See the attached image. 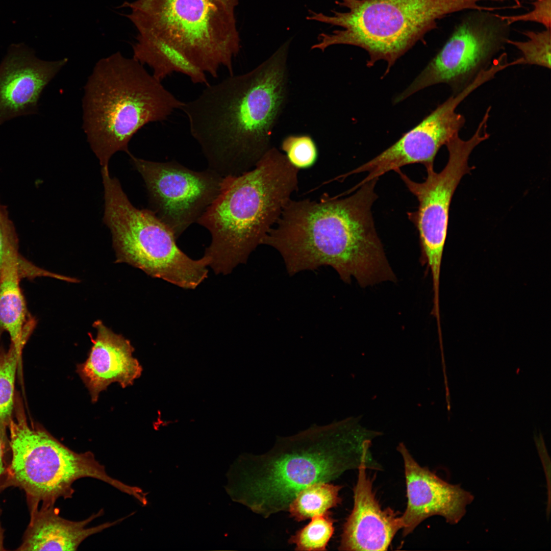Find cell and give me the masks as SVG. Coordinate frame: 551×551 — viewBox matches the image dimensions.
Masks as SVG:
<instances>
[{
    "instance_id": "1",
    "label": "cell",
    "mask_w": 551,
    "mask_h": 551,
    "mask_svg": "<svg viewBox=\"0 0 551 551\" xmlns=\"http://www.w3.org/2000/svg\"><path fill=\"white\" fill-rule=\"evenodd\" d=\"M377 180L345 198L290 199L262 244L280 253L291 276L329 266L344 282L353 277L362 287L395 281L372 216Z\"/></svg>"
},
{
    "instance_id": "12",
    "label": "cell",
    "mask_w": 551,
    "mask_h": 551,
    "mask_svg": "<svg viewBox=\"0 0 551 551\" xmlns=\"http://www.w3.org/2000/svg\"><path fill=\"white\" fill-rule=\"evenodd\" d=\"M129 156L145 182L151 210L177 238L197 221L220 192L223 178L209 168L196 171L176 161Z\"/></svg>"
},
{
    "instance_id": "25",
    "label": "cell",
    "mask_w": 551,
    "mask_h": 551,
    "mask_svg": "<svg viewBox=\"0 0 551 551\" xmlns=\"http://www.w3.org/2000/svg\"><path fill=\"white\" fill-rule=\"evenodd\" d=\"M281 149L289 162L298 169L311 167L318 157L316 145L308 135L287 136L282 141Z\"/></svg>"
},
{
    "instance_id": "20",
    "label": "cell",
    "mask_w": 551,
    "mask_h": 551,
    "mask_svg": "<svg viewBox=\"0 0 551 551\" xmlns=\"http://www.w3.org/2000/svg\"><path fill=\"white\" fill-rule=\"evenodd\" d=\"M342 486L330 482L311 485L299 492L290 504L289 516L300 522L324 513L341 504Z\"/></svg>"
},
{
    "instance_id": "6",
    "label": "cell",
    "mask_w": 551,
    "mask_h": 551,
    "mask_svg": "<svg viewBox=\"0 0 551 551\" xmlns=\"http://www.w3.org/2000/svg\"><path fill=\"white\" fill-rule=\"evenodd\" d=\"M239 0H133L120 7L138 34L155 38L177 58L181 73L208 85L224 67L233 74L240 49L235 10Z\"/></svg>"
},
{
    "instance_id": "16",
    "label": "cell",
    "mask_w": 551,
    "mask_h": 551,
    "mask_svg": "<svg viewBox=\"0 0 551 551\" xmlns=\"http://www.w3.org/2000/svg\"><path fill=\"white\" fill-rule=\"evenodd\" d=\"M369 458L362 460L354 486V506L344 522L339 550H387L402 529L400 517L390 508L382 509L366 473Z\"/></svg>"
},
{
    "instance_id": "22",
    "label": "cell",
    "mask_w": 551,
    "mask_h": 551,
    "mask_svg": "<svg viewBox=\"0 0 551 551\" xmlns=\"http://www.w3.org/2000/svg\"><path fill=\"white\" fill-rule=\"evenodd\" d=\"M335 519L328 511L311 518V521L290 536L288 543L295 545V550L322 551L335 531Z\"/></svg>"
},
{
    "instance_id": "3",
    "label": "cell",
    "mask_w": 551,
    "mask_h": 551,
    "mask_svg": "<svg viewBox=\"0 0 551 551\" xmlns=\"http://www.w3.org/2000/svg\"><path fill=\"white\" fill-rule=\"evenodd\" d=\"M351 420L313 425L278 437L265 453L240 455L228 473V493L265 518L287 511L301 490L335 480L368 457V437Z\"/></svg>"
},
{
    "instance_id": "7",
    "label": "cell",
    "mask_w": 551,
    "mask_h": 551,
    "mask_svg": "<svg viewBox=\"0 0 551 551\" xmlns=\"http://www.w3.org/2000/svg\"><path fill=\"white\" fill-rule=\"evenodd\" d=\"M486 0H338L347 9L333 15L310 10L307 19L342 28L321 33L312 49L324 51L336 44L361 47L369 55L367 66L387 63L385 75L397 60L437 28L438 20L464 10H482Z\"/></svg>"
},
{
    "instance_id": "21",
    "label": "cell",
    "mask_w": 551,
    "mask_h": 551,
    "mask_svg": "<svg viewBox=\"0 0 551 551\" xmlns=\"http://www.w3.org/2000/svg\"><path fill=\"white\" fill-rule=\"evenodd\" d=\"M21 351L12 344L7 351L0 345V435L3 440L12 420L15 376Z\"/></svg>"
},
{
    "instance_id": "8",
    "label": "cell",
    "mask_w": 551,
    "mask_h": 551,
    "mask_svg": "<svg viewBox=\"0 0 551 551\" xmlns=\"http://www.w3.org/2000/svg\"><path fill=\"white\" fill-rule=\"evenodd\" d=\"M104 222L110 229L116 262H124L153 278L186 289L208 277V260L190 258L176 243L173 233L151 210L138 209L129 200L119 181L102 169Z\"/></svg>"
},
{
    "instance_id": "19",
    "label": "cell",
    "mask_w": 551,
    "mask_h": 551,
    "mask_svg": "<svg viewBox=\"0 0 551 551\" xmlns=\"http://www.w3.org/2000/svg\"><path fill=\"white\" fill-rule=\"evenodd\" d=\"M34 274V265L28 262L7 268L0 277V331L6 332L11 344L21 350L36 321L28 311L20 281Z\"/></svg>"
},
{
    "instance_id": "5",
    "label": "cell",
    "mask_w": 551,
    "mask_h": 551,
    "mask_svg": "<svg viewBox=\"0 0 551 551\" xmlns=\"http://www.w3.org/2000/svg\"><path fill=\"white\" fill-rule=\"evenodd\" d=\"M143 64L119 52L96 62L84 87L82 128L102 167L146 124L163 121L181 102Z\"/></svg>"
},
{
    "instance_id": "10",
    "label": "cell",
    "mask_w": 551,
    "mask_h": 551,
    "mask_svg": "<svg viewBox=\"0 0 551 551\" xmlns=\"http://www.w3.org/2000/svg\"><path fill=\"white\" fill-rule=\"evenodd\" d=\"M424 69L394 102L397 103L427 87L449 85L457 94L491 64L510 39V25L499 14L469 10Z\"/></svg>"
},
{
    "instance_id": "15",
    "label": "cell",
    "mask_w": 551,
    "mask_h": 551,
    "mask_svg": "<svg viewBox=\"0 0 551 551\" xmlns=\"http://www.w3.org/2000/svg\"><path fill=\"white\" fill-rule=\"evenodd\" d=\"M67 62L42 60L24 45H12L0 64V124L36 113L44 88Z\"/></svg>"
},
{
    "instance_id": "9",
    "label": "cell",
    "mask_w": 551,
    "mask_h": 551,
    "mask_svg": "<svg viewBox=\"0 0 551 551\" xmlns=\"http://www.w3.org/2000/svg\"><path fill=\"white\" fill-rule=\"evenodd\" d=\"M10 445L11 482L26 492L37 510L54 506L59 498H71L72 485L81 478L104 482L126 494L133 487L110 477L90 452L78 453L67 447L49 433L31 428L23 418L11 420Z\"/></svg>"
},
{
    "instance_id": "11",
    "label": "cell",
    "mask_w": 551,
    "mask_h": 551,
    "mask_svg": "<svg viewBox=\"0 0 551 551\" xmlns=\"http://www.w3.org/2000/svg\"><path fill=\"white\" fill-rule=\"evenodd\" d=\"M483 140L478 132L466 140L459 135L453 138L445 145L448 152L446 166L440 172L434 171V165L425 166L427 176L423 182L411 180L400 169L395 171L418 201L416 211L409 215L418 230L422 254L431 272L435 299L439 297L441 262L451 200L462 178L473 169L468 165L470 154Z\"/></svg>"
},
{
    "instance_id": "13",
    "label": "cell",
    "mask_w": 551,
    "mask_h": 551,
    "mask_svg": "<svg viewBox=\"0 0 551 551\" xmlns=\"http://www.w3.org/2000/svg\"><path fill=\"white\" fill-rule=\"evenodd\" d=\"M481 85L479 80H473L460 92L452 94L393 145L367 163L339 178L367 172V176L353 188L355 190L367 182L378 179L385 173L396 171L408 164L434 165L435 157L440 147L459 135L465 123L464 116L457 113L456 108Z\"/></svg>"
},
{
    "instance_id": "14",
    "label": "cell",
    "mask_w": 551,
    "mask_h": 551,
    "mask_svg": "<svg viewBox=\"0 0 551 551\" xmlns=\"http://www.w3.org/2000/svg\"><path fill=\"white\" fill-rule=\"evenodd\" d=\"M397 450L403 460L407 497L406 510L400 516L403 536L434 515L443 517L449 523H457L465 515L467 505L473 500V495L421 466L404 444H399Z\"/></svg>"
},
{
    "instance_id": "23",
    "label": "cell",
    "mask_w": 551,
    "mask_h": 551,
    "mask_svg": "<svg viewBox=\"0 0 551 551\" xmlns=\"http://www.w3.org/2000/svg\"><path fill=\"white\" fill-rule=\"evenodd\" d=\"M550 29L541 31H527L523 34L525 41L509 39L508 44L515 46L521 53L523 65H537L550 68Z\"/></svg>"
},
{
    "instance_id": "4",
    "label": "cell",
    "mask_w": 551,
    "mask_h": 551,
    "mask_svg": "<svg viewBox=\"0 0 551 551\" xmlns=\"http://www.w3.org/2000/svg\"><path fill=\"white\" fill-rule=\"evenodd\" d=\"M298 170L270 147L252 169L223 178L218 195L197 221L211 234L204 256L216 274L230 273L262 244L298 188Z\"/></svg>"
},
{
    "instance_id": "26",
    "label": "cell",
    "mask_w": 551,
    "mask_h": 551,
    "mask_svg": "<svg viewBox=\"0 0 551 551\" xmlns=\"http://www.w3.org/2000/svg\"><path fill=\"white\" fill-rule=\"evenodd\" d=\"M533 9L525 13L515 15H502L500 17L510 26L517 22H533L550 29L551 0H534Z\"/></svg>"
},
{
    "instance_id": "2",
    "label": "cell",
    "mask_w": 551,
    "mask_h": 551,
    "mask_svg": "<svg viewBox=\"0 0 551 551\" xmlns=\"http://www.w3.org/2000/svg\"><path fill=\"white\" fill-rule=\"evenodd\" d=\"M289 43L253 70L209 84L180 109L208 168L223 178L252 169L270 148L286 99Z\"/></svg>"
},
{
    "instance_id": "18",
    "label": "cell",
    "mask_w": 551,
    "mask_h": 551,
    "mask_svg": "<svg viewBox=\"0 0 551 551\" xmlns=\"http://www.w3.org/2000/svg\"><path fill=\"white\" fill-rule=\"evenodd\" d=\"M101 510L81 521H71L62 518L54 506L43 507L33 512L32 522L26 532L23 541L18 550H77L88 537L114 526L124 520L121 518L88 528L90 522L102 516Z\"/></svg>"
},
{
    "instance_id": "27",
    "label": "cell",
    "mask_w": 551,
    "mask_h": 551,
    "mask_svg": "<svg viewBox=\"0 0 551 551\" xmlns=\"http://www.w3.org/2000/svg\"><path fill=\"white\" fill-rule=\"evenodd\" d=\"M3 449H4V440L3 439V438H2V437H1V436L0 435V479H1V478L2 477L4 472L5 471V467H4V460H3V457H4ZM2 531L1 527H0V536L2 534Z\"/></svg>"
},
{
    "instance_id": "17",
    "label": "cell",
    "mask_w": 551,
    "mask_h": 551,
    "mask_svg": "<svg viewBox=\"0 0 551 551\" xmlns=\"http://www.w3.org/2000/svg\"><path fill=\"white\" fill-rule=\"evenodd\" d=\"M96 337L88 358L77 365V372L88 389L93 402L99 393L113 382L122 388L131 385L142 372V367L132 356L134 350L130 341L114 333L102 321L93 323Z\"/></svg>"
},
{
    "instance_id": "24",
    "label": "cell",
    "mask_w": 551,
    "mask_h": 551,
    "mask_svg": "<svg viewBox=\"0 0 551 551\" xmlns=\"http://www.w3.org/2000/svg\"><path fill=\"white\" fill-rule=\"evenodd\" d=\"M18 252V239L6 207L0 203V277L7 268L24 263Z\"/></svg>"
}]
</instances>
